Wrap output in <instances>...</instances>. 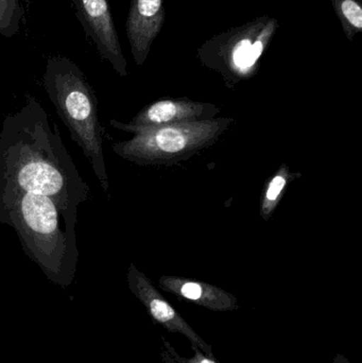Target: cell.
Returning <instances> with one entry per match:
<instances>
[{
	"label": "cell",
	"instance_id": "cell-1",
	"mask_svg": "<svg viewBox=\"0 0 362 363\" xmlns=\"http://www.w3.org/2000/svg\"><path fill=\"white\" fill-rule=\"evenodd\" d=\"M16 190L50 198L66 213L78 208L91 196L67 149L59 128L35 98L9 114L0 131V191Z\"/></svg>",
	"mask_w": 362,
	"mask_h": 363
},
{
	"label": "cell",
	"instance_id": "cell-2",
	"mask_svg": "<svg viewBox=\"0 0 362 363\" xmlns=\"http://www.w3.org/2000/svg\"><path fill=\"white\" fill-rule=\"evenodd\" d=\"M0 222L14 228L26 255L49 281L67 288L78 268V216L50 198L31 192L0 191Z\"/></svg>",
	"mask_w": 362,
	"mask_h": 363
},
{
	"label": "cell",
	"instance_id": "cell-3",
	"mask_svg": "<svg viewBox=\"0 0 362 363\" xmlns=\"http://www.w3.org/2000/svg\"><path fill=\"white\" fill-rule=\"evenodd\" d=\"M43 85L70 138L82 149L104 191L108 178L104 161L102 128L98 117V99L81 68L66 57H49Z\"/></svg>",
	"mask_w": 362,
	"mask_h": 363
},
{
	"label": "cell",
	"instance_id": "cell-4",
	"mask_svg": "<svg viewBox=\"0 0 362 363\" xmlns=\"http://www.w3.org/2000/svg\"><path fill=\"white\" fill-rule=\"evenodd\" d=\"M233 121L208 119L138 130L131 140L115 144L113 151L138 165L176 163L214 144Z\"/></svg>",
	"mask_w": 362,
	"mask_h": 363
},
{
	"label": "cell",
	"instance_id": "cell-5",
	"mask_svg": "<svg viewBox=\"0 0 362 363\" xmlns=\"http://www.w3.org/2000/svg\"><path fill=\"white\" fill-rule=\"evenodd\" d=\"M278 28L276 17H255L204 42L198 48V57L202 65L218 72L227 85L235 84L256 74Z\"/></svg>",
	"mask_w": 362,
	"mask_h": 363
},
{
	"label": "cell",
	"instance_id": "cell-6",
	"mask_svg": "<svg viewBox=\"0 0 362 363\" xmlns=\"http://www.w3.org/2000/svg\"><path fill=\"white\" fill-rule=\"evenodd\" d=\"M87 38L93 40L101 59L121 77L128 76V63L119 42L108 0H72Z\"/></svg>",
	"mask_w": 362,
	"mask_h": 363
},
{
	"label": "cell",
	"instance_id": "cell-7",
	"mask_svg": "<svg viewBox=\"0 0 362 363\" xmlns=\"http://www.w3.org/2000/svg\"><path fill=\"white\" fill-rule=\"evenodd\" d=\"M127 279L132 294L144 305L147 313L155 323L163 326L168 332L183 335L191 341V345H197L205 355L215 358L212 345H208L193 330L186 320L159 294L152 281L145 273L138 270L135 264H130Z\"/></svg>",
	"mask_w": 362,
	"mask_h": 363
},
{
	"label": "cell",
	"instance_id": "cell-8",
	"mask_svg": "<svg viewBox=\"0 0 362 363\" xmlns=\"http://www.w3.org/2000/svg\"><path fill=\"white\" fill-rule=\"evenodd\" d=\"M219 108L214 104L191 101L188 98L162 99L142 108L130 123L112 119L111 125L120 131L134 133L138 130L151 129L174 123L214 119Z\"/></svg>",
	"mask_w": 362,
	"mask_h": 363
},
{
	"label": "cell",
	"instance_id": "cell-9",
	"mask_svg": "<svg viewBox=\"0 0 362 363\" xmlns=\"http://www.w3.org/2000/svg\"><path fill=\"white\" fill-rule=\"evenodd\" d=\"M165 21L164 0H130L125 32L136 65H144L148 59Z\"/></svg>",
	"mask_w": 362,
	"mask_h": 363
},
{
	"label": "cell",
	"instance_id": "cell-10",
	"mask_svg": "<svg viewBox=\"0 0 362 363\" xmlns=\"http://www.w3.org/2000/svg\"><path fill=\"white\" fill-rule=\"evenodd\" d=\"M159 287L164 291L174 294L180 298L195 303L217 313H227L239 309L237 298L230 292L196 279L164 275L159 279Z\"/></svg>",
	"mask_w": 362,
	"mask_h": 363
},
{
	"label": "cell",
	"instance_id": "cell-11",
	"mask_svg": "<svg viewBox=\"0 0 362 363\" xmlns=\"http://www.w3.org/2000/svg\"><path fill=\"white\" fill-rule=\"evenodd\" d=\"M336 16L349 42L362 30V4L361 0H331Z\"/></svg>",
	"mask_w": 362,
	"mask_h": 363
},
{
	"label": "cell",
	"instance_id": "cell-12",
	"mask_svg": "<svg viewBox=\"0 0 362 363\" xmlns=\"http://www.w3.org/2000/svg\"><path fill=\"white\" fill-rule=\"evenodd\" d=\"M291 174L288 166L286 164L281 166L278 172L274 174L273 178L268 183L265 194L261 202V216L266 220L271 217L273 211L278 207L281 199L284 196L285 189L290 181Z\"/></svg>",
	"mask_w": 362,
	"mask_h": 363
},
{
	"label": "cell",
	"instance_id": "cell-13",
	"mask_svg": "<svg viewBox=\"0 0 362 363\" xmlns=\"http://www.w3.org/2000/svg\"><path fill=\"white\" fill-rule=\"evenodd\" d=\"M25 11L19 0H0V34L13 38L21 30Z\"/></svg>",
	"mask_w": 362,
	"mask_h": 363
},
{
	"label": "cell",
	"instance_id": "cell-14",
	"mask_svg": "<svg viewBox=\"0 0 362 363\" xmlns=\"http://www.w3.org/2000/svg\"><path fill=\"white\" fill-rule=\"evenodd\" d=\"M162 341H163L164 349L178 363H219L216 357H210V356L205 355L197 345H191V349H193L195 355L191 358H185L179 355L178 352L172 347L169 341L166 340L165 337L162 336Z\"/></svg>",
	"mask_w": 362,
	"mask_h": 363
},
{
	"label": "cell",
	"instance_id": "cell-15",
	"mask_svg": "<svg viewBox=\"0 0 362 363\" xmlns=\"http://www.w3.org/2000/svg\"><path fill=\"white\" fill-rule=\"evenodd\" d=\"M161 357L163 363H178L168 354L165 349H163V351L161 352Z\"/></svg>",
	"mask_w": 362,
	"mask_h": 363
},
{
	"label": "cell",
	"instance_id": "cell-16",
	"mask_svg": "<svg viewBox=\"0 0 362 363\" xmlns=\"http://www.w3.org/2000/svg\"><path fill=\"white\" fill-rule=\"evenodd\" d=\"M332 363H351L349 362L348 358L346 356L341 355V354H337V355L334 357L333 362Z\"/></svg>",
	"mask_w": 362,
	"mask_h": 363
},
{
	"label": "cell",
	"instance_id": "cell-17",
	"mask_svg": "<svg viewBox=\"0 0 362 363\" xmlns=\"http://www.w3.org/2000/svg\"><path fill=\"white\" fill-rule=\"evenodd\" d=\"M23 1H25L26 4H30V2H31V0H23Z\"/></svg>",
	"mask_w": 362,
	"mask_h": 363
}]
</instances>
